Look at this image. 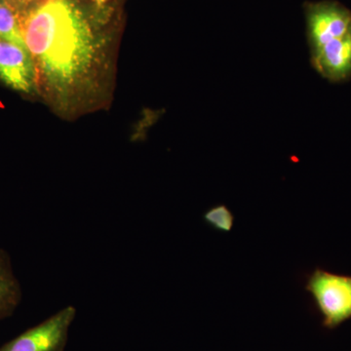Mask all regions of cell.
<instances>
[{"label":"cell","mask_w":351,"mask_h":351,"mask_svg":"<svg viewBox=\"0 0 351 351\" xmlns=\"http://www.w3.org/2000/svg\"><path fill=\"white\" fill-rule=\"evenodd\" d=\"M76 309L66 306L0 348V351H64Z\"/></svg>","instance_id":"cell-4"},{"label":"cell","mask_w":351,"mask_h":351,"mask_svg":"<svg viewBox=\"0 0 351 351\" xmlns=\"http://www.w3.org/2000/svg\"><path fill=\"white\" fill-rule=\"evenodd\" d=\"M27 0H0V38L25 46L23 14Z\"/></svg>","instance_id":"cell-8"},{"label":"cell","mask_w":351,"mask_h":351,"mask_svg":"<svg viewBox=\"0 0 351 351\" xmlns=\"http://www.w3.org/2000/svg\"><path fill=\"white\" fill-rule=\"evenodd\" d=\"M314 71L332 83L348 82L351 78V32L332 39L311 53Z\"/></svg>","instance_id":"cell-6"},{"label":"cell","mask_w":351,"mask_h":351,"mask_svg":"<svg viewBox=\"0 0 351 351\" xmlns=\"http://www.w3.org/2000/svg\"><path fill=\"white\" fill-rule=\"evenodd\" d=\"M36 64L25 46L0 38V80L16 91L29 93L36 82Z\"/></svg>","instance_id":"cell-5"},{"label":"cell","mask_w":351,"mask_h":351,"mask_svg":"<svg viewBox=\"0 0 351 351\" xmlns=\"http://www.w3.org/2000/svg\"><path fill=\"white\" fill-rule=\"evenodd\" d=\"M92 1H93L94 3L96 4V5L103 6L104 4L107 3L108 0H92Z\"/></svg>","instance_id":"cell-10"},{"label":"cell","mask_w":351,"mask_h":351,"mask_svg":"<svg viewBox=\"0 0 351 351\" xmlns=\"http://www.w3.org/2000/svg\"><path fill=\"white\" fill-rule=\"evenodd\" d=\"M207 225L219 232H228L232 230L234 217L225 205L211 208L204 214Z\"/></svg>","instance_id":"cell-9"},{"label":"cell","mask_w":351,"mask_h":351,"mask_svg":"<svg viewBox=\"0 0 351 351\" xmlns=\"http://www.w3.org/2000/svg\"><path fill=\"white\" fill-rule=\"evenodd\" d=\"M29 2L23 14L25 46L46 84L69 93L93 66V27L75 0H39L29 8Z\"/></svg>","instance_id":"cell-1"},{"label":"cell","mask_w":351,"mask_h":351,"mask_svg":"<svg viewBox=\"0 0 351 351\" xmlns=\"http://www.w3.org/2000/svg\"><path fill=\"white\" fill-rule=\"evenodd\" d=\"M22 299V290L16 278L10 257L0 249V320L14 313Z\"/></svg>","instance_id":"cell-7"},{"label":"cell","mask_w":351,"mask_h":351,"mask_svg":"<svg viewBox=\"0 0 351 351\" xmlns=\"http://www.w3.org/2000/svg\"><path fill=\"white\" fill-rule=\"evenodd\" d=\"M306 290L313 297L327 329H336L351 319V276L317 267L307 276Z\"/></svg>","instance_id":"cell-2"},{"label":"cell","mask_w":351,"mask_h":351,"mask_svg":"<svg viewBox=\"0 0 351 351\" xmlns=\"http://www.w3.org/2000/svg\"><path fill=\"white\" fill-rule=\"evenodd\" d=\"M309 53L351 32V10L336 0L304 4Z\"/></svg>","instance_id":"cell-3"}]
</instances>
